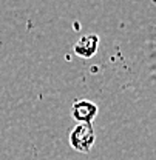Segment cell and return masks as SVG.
<instances>
[{
    "mask_svg": "<svg viewBox=\"0 0 156 160\" xmlns=\"http://www.w3.org/2000/svg\"><path fill=\"white\" fill-rule=\"evenodd\" d=\"M68 142L71 145V148L78 152H90L91 148L94 146L96 142V132L93 125L88 123H78L70 136H68Z\"/></svg>",
    "mask_w": 156,
    "mask_h": 160,
    "instance_id": "cell-1",
    "label": "cell"
},
{
    "mask_svg": "<svg viewBox=\"0 0 156 160\" xmlns=\"http://www.w3.org/2000/svg\"><path fill=\"white\" fill-rule=\"evenodd\" d=\"M98 112H99L98 105L94 102L87 99H78L71 106V116L78 123L93 125Z\"/></svg>",
    "mask_w": 156,
    "mask_h": 160,
    "instance_id": "cell-2",
    "label": "cell"
},
{
    "mask_svg": "<svg viewBox=\"0 0 156 160\" xmlns=\"http://www.w3.org/2000/svg\"><path fill=\"white\" fill-rule=\"evenodd\" d=\"M99 48V36L98 34H85L76 42L74 52L82 59H91L96 56Z\"/></svg>",
    "mask_w": 156,
    "mask_h": 160,
    "instance_id": "cell-3",
    "label": "cell"
}]
</instances>
